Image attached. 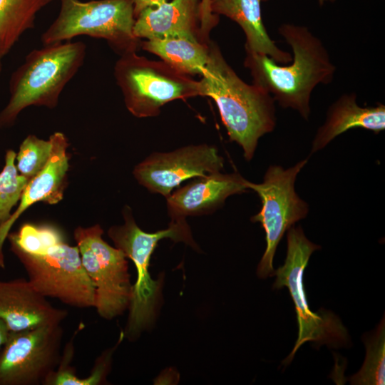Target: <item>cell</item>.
I'll return each instance as SVG.
<instances>
[{"instance_id": "7c38bea8", "label": "cell", "mask_w": 385, "mask_h": 385, "mask_svg": "<svg viewBox=\"0 0 385 385\" xmlns=\"http://www.w3.org/2000/svg\"><path fill=\"white\" fill-rule=\"evenodd\" d=\"M224 160L215 146L191 145L168 153H153L133 170L137 181L166 198L183 182L220 172Z\"/></svg>"}, {"instance_id": "ba28073f", "label": "cell", "mask_w": 385, "mask_h": 385, "mask_svg": "<svg viewBox=\"0 0 385 385\" xmlns=\"http://www.w3.org/2000/svg\"><path fill=\"white\" fill-rule=\"evenodd\" d=\"M307 163L305 159L287 169L271 165L262 183L246 181L247 188L255 191L262 202L260 211L251 217L252 222H260L265 232L266 249L257 269L260 278L274 276L272 263L279 242L284 232L308 213V205L294 190L297 176Z\"/></svg>"}, {"instance_id": "d4e9b609", "label": "cell", "mask_w": 385, "mask_h": 385, "mask_svg": "<svg viewBox=\"0 0 385 385\" xmlns=\"http://www.w3.org/2000/svg\"><path fill=\"white\" fill-rule=\"evenodd\" d=\"M123 338L122 332L118 343L114 347L105 350L96 359L90 374L84 378H80L77 376L72 385H100L105 384L107 374L110 370L113 353Z\"/></svg>"}, {"instance_id": "277c9868", "label": "cell", "mask_w": 385, "mask_h": 385, "mask_svg": "<svg viewBox=\"0 0 385 385\" xmlns=\"http://www.w3.org/2000/svg\"><path fill=\"white\" fill-rule=\"evenodd\" d=\"M123 214L124 224L111 227L108 235L115 247L133 261L137 272L128 307V322L125 330L123 332L124 337L133 340L150 325L154 319L161 283L160 280L151 278L148 268L158 242L170 238L175 242H183L197 250L198 246L185 220H171L167 229L146 232L138 226L129 207H125Z\"/></svg>"}, {"instance_id": "603a6c76", "label": "cell", "mask_w": 385, "mask_h": 385, "mask_svg": "<svg viewBox=\"0 0 385 385\" xmlns=\"http://www.w3.org/2000/svg\"><path fill=\"white\" fill-rule=\"evenodd\" d=\"M16 154L11 150L6 152L5 165L0 173V226L11 216L12 207L20 200L29 180L18 174L14 161Z\"/></svg>"}, {"instance_id": "ffe728a7", "label": "cell", "mask_w": 385, "mask_h": 385, "mask_svg": "<svg viewBox=\"0 0 385 385\" xmlns=\"http://www.w3.org/2000/svg\"><path fill=\"white\" fill-rule=\"evenodd\" d=\"M53 0H0V57L35 25L36 14Z\"/></svg>"}, {"instance_id": "5b68a950", "label": "cell", "mask_w": 385, "mask_h": 385, "mask_svg": "<svg viewBox=\"0 0 385 385\" xmlns=\"http://www.w3.org/2000/svg\"><path fill=\"white\" fill-rule=\"evenodd\" d=\"M59 13L41 34L43 46L79 36L102 38L120 56L140 48L133 34V0H60Z\"/></svg>"}, {"instance_id": "4316f807", "label": "cell", "mask_w": 385, "mask_h": 385, "mask_svg": "<svg viewBox=\"0 0 385 385\" xmlns=\"http://www.w3.org/2000/svg\"><path fill=\"white\" fill-rule=\"evenodd\" d=\"M165 1L167 0H133L135 19L144 9L150 7H156Z\"/></svg>"}, {"instance_id": "9a60e30c", "label": "cell", "mask_w": 385, "mask_h": 385, "mask_svg": "<svg viewBox=\"0 0 385 385\" xmlns=\"http://www.w3.org/2000/svg\"><path fill=\"white\" fill-rule=\"evenodd\" d=\"M49 139L52 150L46 166L27 183L16 211L9 220L0 226V267H5L3 245L16 220L29 207L37 202L51 205L56 204L63 198L68 169V143L65 135L61 132L52 134Z\"/></svg>"}, {"instance_id": "8992f818", "label": "cell", "mask_w": 385, "mask_h": 385, "mask_svg": "<svg viewBox=\"0 0 385 385\" xmlns=\"http://www.w3.org/2000/svg\"><path fill=\"white\" fill-rule=\"evenodd\" d=\"M287 240L286 259L284 265L274 270L276 279L273 284L274 289L288 288L297 314L298 337L292 351L282 362L285 365L292 361L297 350L307 342L338 348L346 346L349 341L347 329L337 316L323 309L312 312L307 300L304 272L310 256L320 246L309 241L299 226L293 225L287 230Z\"/></svg>"}, {"instance_id": "83f0119b", "label": "cell", "mask_w": 385, "mask_h": 385, "mask_svg": "<svg viewBox=\"0 0 385 385\" xmlns=\"http://www.w3.org/2000/svg\"><path fill=\"white\" fill-rule=\"evenodd\" d=\"M9 332L10 331L6 323L1 319H0V354L3 346L8 339Z\"/></svg>"}, {"instance_id": "484cf974", "label": "cell", "mask_w": 385, "mask_h": 385, "mask_svg": "<svg viewBox=\"0 0 385 385\" xmlns=\"http://www.w3.org/2000/svg\"><path fill=\"white\" fill-rule=\"evenodd\" d=\"M218 21L219 16L212 14L210 10L209 0H201L200 33L201 40L203 42L208 43L210 41V32L217 24Z\"/></svg>"}, {"instance_id": "7a4b0ae2", "label": "cell", "mask_w": 385, "mask_h": 385, "mask_svg": "<svg viewBox=\"0 0 385 385\" xmlns=\"http://www.w3.org/2000/svg\"><path fill=\"white\" fill-rule=\"evenodd\" d=\"M209 60L199 81V96L214 100L230 141L250 160L260 137L276 124L274 101L266 91L244 82L227 63L220 49L209 42Z\"/></svg>"}, {"instance_id": "6da1fadb", "label": "cell", "mask_w": 385, "mask_h": 385, "mask_svg": "<svg viewBox=\"0 0 385 385\" xmlns=\"http://www.w3.org/2000/svg\"><path fill=\"white\" fill-rule=\"evenodd\" d=\"M278 32L292 48L291 64L282 66L267 55L245 50L244 65L253 84L269 93L281 107L294 109L308 120L312 91L318 84L331 83L336 66L321 40L306 26L284 24Z\"/></svg>"}, {"instance_id": "f1b7e54d", "label": "cell", "mask_w": 385, "mask_h": 385, "mask_svg": "<svg viewBox=\"0 0 385 385\" xmlns=\"http://www.w3.org/2000/svg\"><path fill=\"white\" fill-rule=\"evenodd\" d=\"M262 1H267V0H262ZM335 1V0H319V4L322 5V4H324V2H326V1H332H332Z\"/></svg>"}, {"instance_id": "9c48e42d", "label": "cell", "mask_w": 385, "mask_h": 385, "mask_svg": "<svg viewBox=\"0 0 385 385\" xmlns=\"http://www.w3.org/2000/svg\"><path fill=\"white\" fill-rule=\"evenodd\" d=\"M102 227L95 225L78 227L73 235L83 266L95 287L94 308L100 317L110 320L128 309L133 285L127 257L104 241Z\"/></svg>"}, {"instance_id": "44dd1931", "label": "cell", "mask_w": 385, "mask_h": 385, "mask_svg": "<svg viewBox=\"0 0 385 385\" xmlns=\"http://www.w3.org/2000/svg\"><path fill=\"white\" fill-rule=\"evenodd\" d=\"M366 356L359 371L349 378L354 385H384L385 323L384 317L376 329L364 338Z\"/></svg>"}, {"instance_id": "7402d4cb", "label": "cell", "mask_w": 385, "mask_h": 385, "mask_svg": "<svg viewBox=\"0 0 385 385\" xmlns=\"http://www.w3.org/2000/svg\"><path fill=\"white\" fill-rule=\"evenodd\" d=\"M11 248H16L26 253L40 255L50 247L65 241L61 232L49 225L24 224L19 231L9 233Z\"/></svg>"}, {"instance_id": "5bb4252c", "label": "cell", "mask_w": 385, "mask_h": 385, "mask_svg": "<svg viewBox=\"0 0 385 385\" xmlns=\"http://www.w3.org/2000/svg\"><path fill=\"white\" fill-rule=\"evenodd\" d=\"M246 181L237 173L217 172L195 178L166 198L169 216L177 220L208 214L221 207L229 196L245 192Z\"/></svg>"}, {"instance_id": "ac0fdd59", "label": "cell", "mask_w": 385, "mask_h": 385, "mask_svg": "<svg viewBox=\"0 0 385 385\" xmlns=\"http://www.w3.org/2000/svg\"><path fill=\"white\" fill-rule=\"evenodd\" d=\"M262 0H209L212 14L224 15L235 21L245 34V50L265 54L277 63L292 61L289 52L279 48L271 39L263 24Z\"/></svg>"}, {"instance_id": "e0dca14e", "label": "cell", "mask_w": 385, "mask_h": 385, "mask_svg": "<svg viewBox=\"0 0 385 385\" xmlns=\"http://www.w3.org/2000/svg\"><path fill=\"white\" fill-rule=\"evenodd\" d=\"M361 128L378 133L385 129V106L361 107L355 93L341 96L329 108L324 123L313 140L311 153L324 148L346 130Z\"/></svg>"}, {"instance_id": "4fadbf2b", "label": "cell", "mask_w": 385, "mask_h": 385, "mask_svg": "<svg viewBox=\"0 0 385 385\" xmlns=\"http://www.w3.org/2000/svg\"><path fill=\"white\" fill-rule=\"evenodd\" d=\"M68 312L52 306L24 278L0 280V319L10 332L61 324Z\"/></svg>"}, {"instance_id": "d6986e66", "label": "cell", "mask_w": 385, "mask_h": 385, "mask_svg": "<svg viewBox=\"0 0 385 385\" xmlns=\"http://www.w3.org/2000/svg\"><path fill=\"white\" fill-rule=\"evenodd\" d=\"M208 43L183 38H153L140 41V48L181 73L202 76L209 60Z\"/></svg>"}, {"instance_id": "3957f363", "label": "cell", "mask_w": 385, "mask_h": 385, "mask_svg": "<svg viewBox=\"0 0 385 385\" xmlns=\"http://www.w3.org/2000/svg\"><path fill=\"white\" fill-rule=\"evenodd\" d=\"M86 45L81 41L43 46L30 51L11 74L10 98L0 112V127L13 125L29 106L54 108L68 83L83 66Z\"/></svg>"}, {"instance_id": "30bf717a", "label": "cell", "mask_w": 385, "mask_h": 385, "mask_svg": "<svg viewBox=\"0 0 385 385\" xmlns=\"http://www.w3.org/2000/svg\"><path fill=\"white\" fill-rule=\"evenodd\" d=\"M11 250L23 265L32 287L41 295L77 308L94 307L95 287L77 246L63 241L40 255L16 248Z\"/></svg>"}, {"instance_id": "cb8c5ba5", "label": "cell", "mask_w": 385, "mask_h": 385, "mask_svg": "<svg viewBox=\"0 0 385 385\" xmlns=\"http://www.w3.org/2000/svg\"><path fill=\"white\" fill-rule=\"evenodd\" d=\"M51 150L50 139L45 140L34 135H29L21 144L16 155L18 172L30 180L46 166Z\"/></svg>"}, {"instance_id": "8fae6325", "label": "cell", "mask_w": 385, "mask_h": 385, "mask_svg": "<svg viewBox=\"0 0 385 385\" xmlns=\"http://www.w3.org/2000/svg\"><path fill=\"white\" fill-rule=\"evenodd\" d=\"M61 324L9 332L0 354V385H44L61 356Z\"/></svg>"}, {"instance_id": "2e32d148", "label": "cell", "mask_w": 385, "mask_h": 385, "mask_svg": "<svg viewBox=\"0 0 385 385\" xmlns=\"http://www.w3.org/2000/svg\"><path fill=\"white\" fill-rule=\"evenodd\" d=\"M200 1L171 0L144 9L135 17L134 36L139 39L183 38L204 43L200 33Z\"/></svg>"}, {"instance_id": "52a82bcc", "label": "cell", "mask_w": 385, "mask_h": 385, "mask_svg": "<svg viewBox=\"0 0 385 385\" xmlns=\"http://www.w3.org/2000/svg\"><path fill=\"white\" fill-rule=\"evenodd\" d=\"M114 76L127 109L137 118L156 116L168 102L199 96L198 81L162 60L148 59L137 51L120 56Z\"/></svg>"}, {"instance_id": "f546056e", "label": "cell", "mask_w": 385, "mask_h": 385, "mask_svg": "<svg viewBox=\"0 0 385 385\" xmlns=\"http://www.w3.org/2000/svg\"><path fill=\"white\" fill-rule=\"evenodd\" d=\"M1 60H2V58L0 57V73H1V70H2V62H1Z\"/></svg>"}]
</instances>
